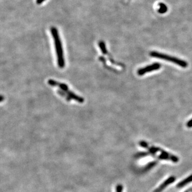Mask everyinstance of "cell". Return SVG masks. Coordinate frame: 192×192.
<instances>
[{"label": "cell", "mask_w": 192, "mask_h": 192, "mask_svg": "<svg viewBox=\"0 0 192 192\" xmlns=\"http://www.w3.org/2000/svg\"><path fill=\"white\" fill-rule=\"evenodd\" d=\"M139 145L141 147H144V148H148V144L147 143L145 142V141H141L139 143Z\"/></svg>", "instance_id": "8"}, {"label": "cell", "mask_w": 192, "mask_h": 192, "mask_svg": "<svg viewBox=\"0 0 192 192\" xmlns=\"http://www.w3.org/2000/svg\"><path fill=\"white\" fill-rule=\"evenodd\" d=\"M150 56L153 57H155V58H159V59H162L167 60V61H168L170 62L175 63L176 65H178V66H181V67H183V68H186L188 66V64L185 61L179 59H178V58L173 57L170 56L169 55L159 53V52H155V51L150 52Z\"/></svg>", "instance_id": "3"}, {"label": "cell", "mask_w": 192, "mask_h": 192, "mask_svg": "<svg viewBox=\"0 0 192 192\" xmlns=\"http://www.w3.org/2000/svg\"><path fill=\"white\" fill-rule=\"evenodd\" d=\"M51 34L54 38V43L55 45V48L56 50L57 56V62L58 65L60 68H62L65 67V59L64 58L63 49H62V44L60 39L58 32L56 28L52 27L51 28Z\"/></svg>", "instance_id": "2"}, {"label": "cell", "mask_w": 192, "mask_h": 192, "mask_svg": "<svg viewBox=\"0 0 192 192\" xmlns=\"http://www.w3.org/2000/svg\"><path fill=\"white\" fill-rule=\"evenodd\" d=\"M48 83L52 86L58 87L59 89H58V92L61 96L65 98V99L67 101H70L71 99H74L75 101L79 102L80 103H82L84 102V99L83 98L77 96L75 93L69 90L67 85L65 83H58L53 80H49L48 81Z\"/></svg>", "instance_id": "1"}, {"label": "cell", "mask_w": 192, "mask_h": 192, "mask_svg": "<svg viewBox=\"0 0 192 192\" xmlns=\"http://www.w3.org/2000/svg\"><path fill=\"white\" fill-rule=\"evenodd\" d=\"M158 6H159V9L158 10V12L159 14H164L168 11V6L164 3H159Z\"/></svg>", "instance_id": "7"}, {"label": "cell", "mask_w": 192, "mask_h": 192, "mask_svg": "<svg viewBox=\"0 0 192 192\" xmlns=\"http://www.w3.org/2000/svg\"><path fill=\"white\" fill-rule=\"evenodd\" d=\"M175 181V178L174 177H170L168 179H167L166 181H164V182L153 192H161L166 187L168 186L169 184H171Z\"/></svg>", "instance_id": "5"}, {"label": "cell", "mask_w": 192, "mask_h": 192, "mask_svg": "<svg viewBox=\"0 0 192 192\" xmlns=\"http://www.w3.org/2000/svg\"><path fill=\"white\" fill-rule=\"evenodd\" d=\"M192 181V175H191L189 176V177H188L186 178H185L183 181H182L180 183H179L177 184V187H178V188H181V187H182L186 185L187 184H189V183H191Z\"/></svg>", "instance_id": "6"}, {"label": "cell", "mask_w": 192, "mask_h": 192, "mask_svg": "<svg viewBox=\"0 0 192 192\" xmlns=\"http://www.w3.org/2000/svg\"><path fill=\"white\" fill-rule=\"evenodd\" d=\"M45 0H37V4H40L43 2Z\"/></svg>", "instance_id": "10"}, {"label": "cell", "mask_w": 192, "mask_h": 192, "mask_svg": "<svg viewBox=\"0 0 192 192\" xmlns=\"http://www.w3.org/2000/svg\"></svg>", "instance_id": "11"}, {"label": "cell", "mask_w": 192, "mask_h": 192, "mask_svg": "<svg viewBox=\"0 0 192 192\" xmlns=\"http://www.w3.org/2000/svg\"><path fill=\"white\" fill-rule=\"evenodd\" d=\"M161 67V65L160 64L155 63V64H153L152 65L148 66L146 67H144V68L139 69L138 71V74L140 76L143 75L144 74L147 73L148 72L158 70V69H160Z\"/></svg>", "instance_id": "4"}, {"label": "cell", "mask_w": 192, "mask_h": 192, "mask_svg": "<svg viewBox=\"0 0 192 192\" xmlns=\"http://www.w3.org/2000/svg\"><path fill=\"white\" fill-rule=\"evenodd\" d=\"M122 190H123V186L122 185L119 184L116 188V192H122Z\"/></svg>", "instance_id": "9"}]
</instances>
